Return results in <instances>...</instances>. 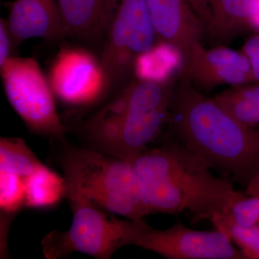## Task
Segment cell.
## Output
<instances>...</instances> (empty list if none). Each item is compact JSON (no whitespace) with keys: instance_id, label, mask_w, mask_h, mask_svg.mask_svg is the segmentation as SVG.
Returning <instances> with one entry per match:
<instances>
[{"instance_id":"7c38bea8","label":"cell","mask_w":259,"mask_h":259,"mask_svg":"<svg viewBox=\"0 0 259 259\" xmlns=\"http://www.w3.org/2000/svg\"><path fill=\"white\" fill-rule=\"evenodd\" d=\"M6 21L14 45L35 37L49 41L66 37L58 0H16Z\"/></svg>"},{"instance_id":"ffe728a7","label":"cell","mask_w":259,"mask_h":259,"mask_svg":"<svg viewBox=\"0 0 259 259\" xmlns=\"http://www.w3.org/2000/svg\"><path fill=\"white\" fill-rule=\"evenodd\" d=\"M214 228L224 232L246 259H259V228L238 226L222 214L210 220Z\"/></svg>"},{"instance_id":"9c48e42d","label":"cell","mask_w":259,"mask_h":259,"mask_svg":"<svg viewBox=\"0 0 259 259\" xmlns=\"http://www.w3.org/2000/svg\"><path fill=\"white\" fill-rule=\"evenodd\" d=\"M49 83L59 100L73 107L95 103L107 85L100 61L78 49H64L58 54L51 66Z\"/></svg>"},{"instance_id":"e0dca14e","label":"cell","mask_w":259,"mask_h":259,"mask_svg":"<svg viewBox=\"0 0 259 259\" xmlns=\"http://www.w3.org/2000/svg\"><path fill=\"white\" fill-rule=\"evenodd\" d=\"M67 186L64 177L40 163L25 179V207L49 210L66 199Z\"/></svg>"},{"instance_id":"ba28073f","label":"cell","mask_w":259,"mask_h":259,"mask_svg":"<svg viewBox=\"0 0 259 259\" xmlns=\"http://www.w3.org/2000/svg\"><path fill=\"white\" fill-rule=\"evenodd\" d=\"M136 246L169 259H246L224 232L191 229L180 220L167 229L148 227Z\"/></svg>"},{"instance_id":"277c9868","label":"cell","mask_w":259,"mask_h":259,"mask_svg":"<svg viewBox=\"0 0 259 259\" xmlns=\"http://www.w3.org/2000/svg\"><path fill=\"white\" fill-rule=\"evenodd\" d=\"M66 199L72 212L66 231H54L44 236L42 253L47 259H60L83 253L97 259H110L127 245H136L150 226L105 210L67 185Z\"/></svg>"},{"instance_id":"7402d4cb","label":"cell","mask_w":259,"mask_h":259,"mask_svg":"<svg viewBox=\"0 0 259 259\" xmlns=\"http://www.w3.org/2000/svg\"><path fill=\"white\" fill-rule=\"evenodd\" d=\"M241 51L250 61L253 82L259 83V32L245 40Z\"/></svg>"},{"instance_id":"d6986e66","label":"cell","mask_w":259,"mask_h":259,"mask_svg":"<svg viewBox=\"0 0 259 259\" xmlns=\"http://www.w3.org/2000/svg\"><path fill=\"white\" fill-rule=\"evenodd\" d=\"M40 163L23 140L8 137L0 139V168L28 177Z\"/></svg>"},{"instance_id":"30bf717a","label":"cell","mask_w":259,"mask_h":259,"mask_svg":"<svg viewBox=\"0 0 259 259\" xmlns=\"http://www.w3.org/2000/svg\"><path fill=\"white\" fill-rule=\"evenodd\" d=\"M181 73L198 90L253 82L248 58L241 51L233 50L226 46L207 49L202 42L197 44L185 58Z\"/></svg>"},{"instance_id":"484cf974","label":"cell","mask_w":259,"mask_h":259,"mask_svg":"<svg viewBox=\"0 0 259 259\" xmlns=\"http://www.w3.org/2000/svg\"><path fill=\"white\" fill-rule=\"evenodd\" d=\"M251 30H256L259 32V0H256L253 15H252L251 22H250Z\"/></svg>"},{"instance_id":"7a4b0ae2","label":"cell","mask_w":259,"mask_h":259,"mask_svg":"<svg viewBox=\"0 0 259 259\" xmlns=\"http://www.w3.org/2000/svg\"><path fill=\"white\" fill-rule=\"evenodd\" d=\"M144 184L151 214L190 212L195 221L226 214L243 194L214 176L204 158L165 135L132 163Z\"/></svg>"},{"instance_id":"8992f818","label":"cell","mask_w":259,"mask_h":259,"mask_svg":"<svg viewBox=\"0 0 259 259\" xmlns=\"http://www.w3.org/2000/svg\"><path fill=\"white\" fill-rule=\"evenodd\" d=\"M156 42L146 0H118L100 61L107 85L127 86L134 76L136 59Z\"/></svg>"},{"instance_id":"6da1fadb","label":"cell","mask_w":259,"mask_h":259,"mask_svg":"<svg viewBox=\"0 0 259 259\" xmlns=\"http://www.w3.org/2000/svg\"><path fill=\"white\" fill-rule=\"evenodd\" d=\"M165 135L246 188L259 172V130L245 125L180 73Z\"/></svg>"},{"instance_id":"44dd1931","label":"cell","mask_w":259,"mask_h":259,"mask_svg":"<svg viewBox=\"0 0 259 259\" xmlns=\"http://www.w3.org/2000/svg\"><path fill=\"white\" fill-rule=\"evenodd\" d=\"M223 215L238 226L259 228L258 196L242 194Z\"/></svg>"},{"instance_id":"3957f363","label":"cell","mask_w":259,"mask_h":259,"mask_svg":"<svg viewBox=\"0 0 259 259\" xmlns=\"http://www.w3.org/2000/svg\"><path fill=\"white\" fill-rule=\"evenodd\" d=\"M53 143L66 183L83 197L132 221H144L151 214L144 184L131 163L88 146Z\"/></svg>"},{"instance_id":"cb8c5ba5","label":"cell","mask_w":259,"mask_h":259,"mask_svg":"<svg viewBox=\"0 0 259 259\" xmlns=\"http://www.w3.org/2000/svg\"><path fill=\"white\" fill-rule=\"evenodd\" d=\"M211 0H189V3L203 25L204 31L209 17V3Z\"/></svg>"},{"instance_id":"603a6c76","label":"cell","mask_w":259,"mask_h":259,"mask_svg":"<svg viewBox=\"0 0 259 259\" xmlns=\"http://www.w3.org/2000/svg\"><path fill=\"white\" fill-rule=\"evenodd\" d=\"M13 46L14 42L10 35L7 21L2 18L0 20V66L12 57L10 54Z\"/></svg>"},{"instance_id":"9a60e30c","label":"cell","mask_w":259,"mask_h":259,"mask_svg":"<svg viewBox=\"0 0 259 259\" xmlns=\"http://www.w3.org/2000/svg\"><path fill=\"white\" fill-rule=\"evenodd\" d=\"M256 0H211L205 25L214 46H226L251 30L250 22Z\"/></svg>"},{"instance_id":"8fae6325","label":"cell","mask_w":259,"mask_h":259,"mask_svg":"<svg viewBox=\"0 0 259 259\" xmlns=\"http://www.w3.org/2000/svg\"><path fill=\"white\" fill-rule=\"evenodd\" d=\"M157 41L176 47L184 59L205 36L189 0H146Z\"/></svg>"},{"instance_id":"4fadbf2b","label":"cell","mask_w":259,"mask_h":259,"mask_svg":"<svg viewBox=\"0 0 259 259\" xmlns=\"http://www.w3.org/2000/svg\"><path fill=\"white\" fill-rule=\"evenodd\" d=\"M177 79L168 82L134 79L90 118L95 120L169 108Z\"/></svg>"},{"instance_id":"d4e9b609","label":"cell","mask_w":259,"mask_h":259,"mask_svg":"<svg viewBox=\"0 0 259 259\" xmlns=\"http://www.w3.org/2000/svg\"><path fill=\"white\" fill-rule=\"evenodd\" d=\"M245 189H246V191H245L246 193L245 194L248 195L258 196L259 197V173L252 179Z\"/></svg>"},{"instance_id":"5b68a950","label":"cell","mask_w":259,"mask_h":259,"mask_svg":"<svg viewBox=\"0 0 259 259\" xmlns=\"http://www.w3.org/2000/svg\"><path fill=\"white\" fill-rule=\"evenodd\" d=\"M1 68L5 95L32 134L65 141L67 127L56 109L54 93L38 63L31 58L10 57Z\"/></svg>"},{"instance_id":"ac0fdd59","label":"cell","mask_w":259,"mask_h":259,"mask_svg":"<svg viewBox=\"0 0 259 259\" xmlns=\"http://www.w3.org/2000/svg\"><path fill=\"white\" fill-rule=\"evenodd\" d=\"M214 99L237 120L250 127L259 126V83L230 87Z\"/></svg>"},{"instance_id":"5bb4252c","label":"cell","mask_w":259,"mask_h":259,"mask_svg":"<svg viewBox=\"0 0 259 259\" xmlns=\"http://www.w3.org/2000/svg\"><path fill=\"white\" fill-rule=\"evenodd\" d=\"M66 37L105 38L118 0H58Z\"/></svg>"},{"instance_id":"2e32d148","label":"cell","mask_w":259,"mask_h":259,"mask_svg":"<svg viewBox=\"0 0 259 259\" xmlns=\"http://www.w3.org/2000/svg\"><path fill=\"white\" fill-rule=\"evenodd\" d=\"M183 66V54L178 49L157 41L136 59L134 75L138 80L168 82L177 79Z\"/></svg>"},{"instance_id":"4316f807","label":"cell","mask_w":259,"mask_h":259,"mask_svg":"<svg viewBox=\"0 0 259 259\" xmlns=\"http://www.w3.org/2000/svg\"><path fill=\"white\" fill-rule=\"evenodd\" d=\"M258 173H259V172H258Z\"/></svg>"},{"instance_id":"52a82bcc","label":"cell","mask_w":259,"mask_h":259,"mask_svg":"<svg viewBox=\"0 0 259 259\" xmlns=\"http://www.w3.org/2000/svg\"><path fill=\"white\" fill-rule=\"evenodd\" d=\"M169 108L101 120L88 118L80 134L88 147L132 164L161 137L169 120Z\"/></svg>"}]
</instances>
